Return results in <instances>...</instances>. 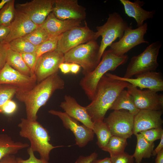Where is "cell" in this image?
Masks as SVG:
<instances>
[{
  "label": "cell",
  "instance_id": "obj_1",
  "mask_svg": "<svg viewBox=\"0 0 163 163\" xmlns=\"http://www.w3.org/2000/svg\"><path fill=\"white\" fill-rule=\"evenodd\" d=\"M58 73L54 74L37 83L27 91L16 92V97L25 105L27 119L37 120V114L40 108L46 104L56 91L64 89L65 82Z\"/></svg>",
  "mask_w": 163,
  "mask_h": 163
},
{
  "label": "cell",
  "instance_id": "obj_2",
  "mask_svg": "<svg viewBox=\"0 0 163 163\" xmlns=\"http://www.w3.org/2000/svg\"><path fill=\"white\" fill-rule=\"evenodd\" d=\"M129 83L104 75L97 85L95 94L91 102L85 107L93 123L103 121L120 92L126 88Z\"/></svg>",
  "mask_w": 163,
  "mask_h": 163
},
{
  "label": "cell",
  "instance_id": "obj_3",
  "mask_svg": "<svg viewBox=\"0 0 163 163\" xmlns=\"http://www.w3.org/2000/svg\"><path fill=\"white\" fill-rule=\"evenodd\" d=\"M18 126L20 129V136L28 139L33 151L38 152L40 158L47 163H50V154L51 150L63 146H54L51 144V137L48 131L37 120L22 118Z\"/></svg>",
  "mask_w": 163,
  "mask_h": 163
},
{
  "label": "cell",
  "instance_id": "obj_4",
  "mask_svg": "<svg viewBox=\"0 0 163 163\" xmlns=\"http://www.w3.org/2000/svg\"><path fill=\"white\" fill-rule=\"evenodd\" d=\"M100 62L92 72L84 75L79 84L89 99L94 98L97 84L101 78L109 71L115 70L119 66L126 63L128 56L124 55L118 56L109 50L105 51Z\"/></svg>",
  "mask_w": 163,
  "mask_h": 163
},
{
  "label": "cell",
  "instance_id": "obj_5",
  "mask_svg": "<svg viewBox=\"0 0 163 163\" xmlns=\"http://www.w3.org/2000/svg\"><path fill=\"white\" fill-rule=\"evenodd\" d=\"M99 48L95 40L79 45L64 54V62L78 64L82 67L84 75L94 70L100 62L98 58Z\"/></svg>",
  "mask_w": 163,
  "mask_h": 163
},
{
  "label": "cell",
  "instance_id": "obj_6",
  "mask_svg": "<svg viewBox=\"0 0 163 163\" xmlns=\"http://www.w3.org/2000/svg\"><path fill=\"white\" fill-rule=\"evenodd\" d=\"M128 26L127 22L120 14L114 12L109 14L105 24L96 27L97 31L95 33L97 39L100 36L102 37L98 55L100 61L107 47L110 46L117 38H119V40L121 38L125 29Z\"/></svg>",
  "mask_w": 163,
  "mask_h": 163
},
{
  "label": "cell",
  "instance_id": "obj_7",
  "mask_svg": "<svg viewBox=\"0 0 163 163\" xmlns=\"http://www.w3.org/2000/svg\"><path fill=\"white\" fill-rule=\"evenodd\" d=\"M161 45L160 41L154 42L141 54L133 57L123 77L131 78L134 75L155 70L159 65L157 59Z\"/></svg>",
  "mask_w": 163,
  "mask_h": 163
},
{
  "label": "cell",
  "instance_id": "obj_8",
  "mask_svg": "<svg viewBox=\"0 0 163 163\" xmlns=\"http://www.w3.org/2000/svg\"><path fill=\"white\" fill-rule=\"evenodd\" d=\"M97 39L95 32L86 24L85 26L75 27L60 35L55 50L64 54L77 46Z\"/></svg>",
  "mask_w": 163,
  "mask_h": 163
},
{
  "label": "cell",
  "instance_id": "obj_9",
  "mask_svg": "<svg viewBox=\"0 0 163 163\" xmlns=\"http://www.w3.org/2000/svg\"><path fill=\"white\" fill-rule=\"evenodd\" d=\"M148 30V24L145 23L137 28L132 29V26H127L123 37L119 40L113 42L109 49L114 55L122 56L135 46L142 43H148L144 36Z\"/></svg>",
  "mask_w": 163,
  "mask_h": 163
},
{
  "label": "cell",
  "instance_id": "obj_10",
  "mask_svg": "<svg viewBox=\"0 0 163 163\" xmlns=\"http://www.w3.org/2000/svg\"><path fill=\"white\" fill-rule=\"evenodd\" d=\"M134 115L124 110H113L104 121L108 126L112 136L126 139L133 134Z\"/></svg>",
  "mask_w": 163,
  "mask_h": 163
},
{
  "label": "cell",
  "instance_id": "obj_11",
  "mask_svg": "<svg viewBox=\"0 0 163 163\" xmlns=\"http://www.w3.org/2000/svg\"><path fill=\"white\" fill-rule=\"evenodd\" d=\"M54 0H33L18 3L16 9L26 15L31 21L40 25L52 12Z\"/></svg>",
  "mask_w": 163,
  "mask_h": 163
},
{
  "label": "cell",
  "instance_id": "obj_12",
  "mask_svg": "<svg viewBox=\"0 0 163 163\" xmlns=\"http://www.w3.org/2000/svg\"><path fill=\"white\" fill-rule=\"evenodd\" d=\"M127 91L133 97L136 107L140 110H162L163 107V95L147 89L142 90L129 83Z\"/></svg>",
  "mask_w": 163,
  "mask_h": 163
},
{
  "label": "cell",
  "instance_id": "obj_13",
  "mask_svg": "<svg viewBox=\"0 0 163 163\" xmlns=\"http://www.w3.org/2000/svg\"><path fill=\"white\" fill-rule=\"evenodd\" d=\"M64 54L56 50L46 53L37 59L34 70L37 83L58 73L59 65L64 62Z\"/></svg>",
  "mask_w": 163,
  "mask_h": 163
},
{
  "label": "cell",
  "instance_id": "obj_14",
  "mask_svg": "<svg viewBox=\"0 0 163 163\" xmlns=\"http://www.w3.org/2000/svg\"><path fill=\"white\" fill-rule=\"evenodd\" d=\"M48 113L58 116L61 120L64 126L73 133L75 137L76 144L79 147H85L89 142L93 140L94 133L92 129L80 124L78 121L66 113L53 110H49Z\"/></svg>",
  "mask_w": 163,
  "mask_h": 163
},
{
  "label": "cell",
  "instance_id": "obj_15",
  "mask_svg": "<svg viewBox=\"0 0 163 163\" xmlns=\"http://www.w3.org/2000/svg\"><path fill=\"white\" fill-rule=\"evenodd\" d=\"M5 84L14 86L18 88L17 92L27 91L37 84L35 75L29 76L15 70L7 63L0 71V84Z\"/></svg>",
  "mask_w": 163,
  "mask_h": 163
},
{
  "label": "cell",
  "instance_id": "obj_16",
  "mask_svg": "<svg viewBox=\"0 0 163 163\" xmlns=\"http://www.w3.org/2000/svg\"><path fill=\"white\" fill-rule=\"evenodd\" d=\"M106 75L117 80L126 82L141 90L147 88L156 92L163 91V79L161 72L151 71L136 75V78H125L110 73Z\"/></svg>",
  "mask_w": 163,
  "mask_h": 163
},
{
  "label": "cell",
  "instance_id": "obj_17",
  "mask_svg": "<svg viewBox=\"0 0 163 163\" xmlns=\"http://www.w3.org/2000/svg\"><path fill=\"white\" fill-rule=\"evenodd\" d=\"M52 12L61 20L82 21L86 16L85 9L78 4L77 0H54Z\"/></svg>",
  "mask_w": 163,
  "mask_h": 163
},
{
  "label": "cell",
  "instance_id": "obj_18",
  "mask_svg": "<svg viewBox=\"0 0 163 163\" xmlns=\"http://www.w3.org/2000/svg\"><path fill=\"white\" fill-rule=\"evenodd\" d=\"M162 110H140L134 116L133 134L153 128H162Z\"/></svg>",
  "mask_w": 163,
  "mask_h": 163
},
{
  "label": "cell",
  "instance_id": "obj_19",
  "mask_svg": "<svg viewBox=\"0 0 163 163\" xmlns=\"http://www.w3.org/2000/svg\"><path fill=\"white\" fill-rule=\"evenodd\" d=\"M39 26L33 23L24 14L16 10L14 19L9 26V32L3 42L8 43L14 39L22 37Z\"/></svg>",
  "mask_w": 163,
  "mask_h": 163
},
{
  "label": "cell",
  "instance_id": "obj_20",
  "mask_svg": "<svg viewBox=\"0 0 163 163\" xmlns=\"http://www.w3.org/2000/svg\"><path fill=\"white\" fill-rule=\"evenodd\" d=\"M60 107L69 116L93 130L94 123L85 107L78 104L75 98L70 95H66L64 101L61 103Z\"/></svg>",
  "mask_w": 163,
  "mask_h": 163
},
{
  "label": "cell",
  "instance_id": "obj_21",
  "mask_svg": "<svg viewBox=\"0 0 163 163\" xmlns=\"http://www.w3.org/2000/svg\"><path fill=\"white\" fill-rule=\"evenodd\" d=\"M81 21L76 20H59L52 12L40 26L50 37H54L59 36L75 27L79 26Z\"/></svg>",
  "mask_w": 163,
  "mask_h": 163
},
{
  "label": "cell",
  "instance_id": "obj_22",
  "mask_svg": "<svg viewBox=\"0 0 163 163\" xmlns=\"http://www.w3.org/2000/svg\"><path fill=\"white\" fill-rule=\"evenodd\" d=\"M120 1L123 6L125 13L135 19L137 27L142 26L145 21L153 18L155 13V10L148 11L142 8L145 4L143 1L136 0L133 2L129 0H120Z\"/></svg>",
  "mask_w": 163,
  "mask_h": 163
},
{
  "label": "cell",
  "instance_id": "obj_23",
  "mask_svg": "<svg viewBox=\"0 0 163 163\" xmlns=\"http://www.w3.org/2000/svg\"><path fill=\"white\" fill-rule=\"evenodd\" d=\"M29 146L27 143L15 141L7 134H0V161L5 156L15 155L19 151Z\"/></svg>",
  "mask_w": 163,
  "mask_h": 163
},
{
  "label": "cell",
  "instance_id": "obj_24",
  "mask_svg": "<svg viewBox=\"0 0 163 163\" xmlns=\"http://www.w3.org/2000/svg\"><path fill=\"white\" fill-rule=\"evenodd\" d=\"M109 110H126L134 116L140 110L135 106L131 95L127 90L124 89L118 95Z\"/></svg>",
  "mask_w": 163,
  "mask_h": 163
},
{
  "label": "cell",
  "instance_id": "obj_25",
  "mask_svg": "<svg viewBox=\"0 0 163 163\" xmlns=\"http://www.w3.org/2000/svg\"><path fill=\"white\" fill-rule=\"evenodd\" d=\"M137 139V144L134 153L132 155L136 163H141L143 158H150L155 146L154 142L147 141L140 133L135 135Z\"/></svg>",
  "mask_w": 163,
  "mask_h": 163
},
{
  "label": "cell",
  "instance_id": "obj_26",
  "mask_svg": "<svg viewBox=\"0 0 163 163\" xmlns=\"http://www.w3.org/2000/svg\"><path fill=\"white\" fill-rule=\"evenodd\" d=\"M6 61L7 64L15 70L25 75L32 76L30 71L24 62L21 54L9 47L7 52Z\"/></svg>",
  "mask_w": 163,
  "mask_h": 163
},
{
  "label": "cell",
  "instance_id": "obj_27",
  "mask_svg": "<svg viewBox=\"0 0 163 163\" xmlns=\"http://www.w3.org/2000/svg\"><path fill=\"white\" fill-rule=\"evenodd\" d=\"M93 131L97 136V144L101 149L108 143L112 136L107 124L103 121L94 123Z\"/></svg>",
  "mask_w": 163,
  "mask_h": 163
},
{
  "label": "cell",
  "instance_id": "obj_28",
  "mask_svg": "<svg viewBox=\"0 0 163 163\" xmlns=\"http://www.w3.org/2000/svg\"><path fill=\"white\" fill-rule=\"evenodd\" d=\"M127 145V139L117 136H112L107 145L102 149L108 152L110 156H116L124 152Z\"/></svg>",
  "mask_w": 163,
  "mask_h": 163
},
{
  "label": "cell",
  "instance_id": "obj_29",
  "mask_svg": "<svg viewBox=\"0 0 163 163\" xmlns=\"http://www.w3.org/2000/svg\"><path fill=\"white\" fill-rule=\"evenodd\" d=\"M14 0H9L0 10V26L9 27L15 17Z\"/></svg>",
  "mask_w": 163,
  "mask_h": 163
},
{
  "label": "cell",
  "instance_id": "obj_30",
  "mask_svg": "<svg viewBox=\"0 0 163 163\" xmlns=\"http://www.w3.org/2000/svg\"><path fill=\"white\" fill-rule=\"evenodd\" d=\"M8 44L10 49L20 53L36 52L37 47L22 37L14 39Z\"/></svg>",
  "mask_w": 163,
  "mask_h": 163
},
{
  "label": "cell",
  "instance_id": "obj_31",
  "mask_svg": "<svg viewBox=\"0 0 163 163\" xmlns=\"http://www.w3.org/2000/svg\"><path fill=\"white\" fill-rule=\"evenodd\" d=\"M22 37L36 46H38L51 37L40 26Z\"/></svg>",
  "mask_w": 163,
  "mask_h": 163
},
{
  "label": "cell",
  "instance_id": "obj_32",
  "mask_svg": "<svg viewBox=\"0 0 163 163\" xmlns=\"http://www.w3.org/2000/svg\"><path fill=\"white\" fill-rule=\"evenodd\" d=\"M18 90L17 87L12 85L0 84V114L2 106L7 101L12 99Z\"/></svg>",
  "mask_w": 163,
  "mask_h": 163
},
{
  "label": "cell",
  "instance_id": "obj_33",
  "mask_svg": "<svg viewBox=\"0 0 163 163\" xmlns=\"http://www.w3.org/2000/svg\"><path fill=\"white\" fill-rule=\"evenodd\" d=\"M59 36L51 37L37 46L36 52L37 59L42 55L56 49Z\"/></svg>",
  "mask_w": 163,
  "mask_h": 163
},
{
  "label": "cell",
  "instance_id": "obj_34",
  "mask_svg": "<svg viewBox=\"0 0 163 163\" xmlns=\"http://www.w3.org/2000/svg\"><path fill=\"white\" fill-rule=\"evenodd\" d=\"M139 133L147 141L153 143L161 139L163 135V130L162 128H153L141 131Z\"/></svg>",
  "mask_w": 163,
  "mask_h": 163
},
{
  "label": "cell",
  "instance_id": "obj_35",
  "mask_svg": "<svg viewBox=\"0 0 163 163\" xmlns=\"http://www.w3.org/2000/svg\"><path fill=\"white\" fill-rule=\"evenodd\" d=\"M24 62L30 69L31 76L34 74V70L37 60L36 52L20 53Z\"/></svg>",
  "mask_w": 163,
  "mask_h": 163
},
{
  "label": "cell",
  "instance_id": "obj_36",
  "mask_svg": "<svg viewBox=\"0 0 163 163\" xmlns=\"http://www.w3.org/2000/svg\"><path fill=\"white\" fill-rule=\"evenodd\" d=\"M111 163H134V158L132 155L124 152L120 154L110 156Z\"/></svg>",
  "mask_w": 163,
  "mask_h": 163
},
{
  "label": "cell",
  "instance_id": "obj_37",
  "mask_svg": "<svg viewBox=\"0 0 163 163\" xmlns=\"http://www.w3.org/2000/svg\"><path fill=\"white\" fill-rule=\"evenodd\" d=\"M29 155V158L27 159H24L21 157H17V160L19 163H47L41 159L36 158L34 154V152L29 147L27 150Z\"/></svg>",
  "mask_w": 163,
  "mask_h": 163
},
{
  "label": "cell",
  "instance_id": "obj_38",
  "mask_svg": "<svg viewBox=\"0 0 163 163\" xmlns=\"http://www.w3.org/2000/svg\"><path fill=\"white\" fill-rule=\"evenodd\" d=\"M17 106L16 103L11 100L7 101L2 106L1 113L10 116L13 114L17 110Z\"/></svg>",
  "mask_w": 163,
  "mask_h": 163
},
{
  "label": "cell",
  "instance_id": "obj_39",
  "mask_svg": "<svg viewBox=\"0 0 163 163\" xmlns=\"http://www.w3.org/2000/svg\"><path fill=\"white\" fill-rule=\"evenodd\" d=\"M8 48V43L0 42V71L6 63L7 52Z\"/></svg>",
  "mask_w": 163,
  "mask_h": 163
},
{
  "label": "cell",
  "instance_id": "obj_40",
  "mask_svg": "<svg viewBox=\"0 0 163 163\" xmlns=\"http://www.w3.org/2000/svg\"><path fill=\"white\" fill-rule=\"evenodd\" d=\"M98 154L94 152L87 156H80L74 163H92L96 159Z\"/></svg>",
  "mask_w": 163,
  "mask_h": 163
},
{
  "label": "cell",
  "instance_id": "obj_41",
  "mask_svg": "<svg viewBox=\"0 0 163 163\" xmlns=\"http://www.w3.org/2000/svg\"><path fill=\"white\" fill-rule=\"evenodd\" d=\"M0 163H19L18 162L15 155H9L3 158Z\"/></svg>",
  "mask_w": 163,
  "mask_h": 163
},
{
  "label": "cell",
  "instance_id": "obj_42",
  "mask_svg": "<svg viewBox=\"0 0 163 163\" xmlns=\"http://www.w3.org/2000/svg\"><path fill=\"white\" fill-rule=\"evenodd\" d=\"M9 31V27L0 26V42L3 41Z\"/></svg>",
  "mask_w": 163,
  "mask_h": 163
},
{
  "label": "cell",
  "instance_id": "obj_43",
  "mask_svg": "<svg viewBox=\"0 0 163 163\" xmlns=\"http://www.w3.org/2000/svg\"><path fill=\"white\" fill-rule=\"evenodd\" d=\"M59 68L63 74H67L70 72V63L62 62L59 65Z\"/></svg>",
  "mask_w": 163,
  "mask_h": 163
},
{
  "label": "cell",
  "instance_id": "obj_44",
  "mask_svg": "<svg viewBox=\"0 0 163 163\" xmlns=\"http://www.w3.org/2000/svg\"><path fill=\"white\" fill-rule=\"evenodd\" d=\"M81 66L75 63H70V71L72 74H76L79 71Z\"/></svg>",
  "mask_w": 163,
  "mask_h": 163
},
{
  "label": "cell",
  "instance_id": "obj_45",
  "mask_svg": "<svg viewBox=\"0 0 163 163\" xmlns=\"http://www.w3.org/2000/svg\"><path fill=\"white\" fill-rule=\"evenodd\" d=\"M160 139V141L159 144L153 151L152 153V156L156 155L158 152L163 149V135L162 136Z\"/></svg>",
  "mask_w": 163,
  "mask_h": 163
},
{
  "label": "cell",
  "instance_id": "obj_46",
  "mask_svg": "<svg viewBox=\"0 0 163 163\" xmlns=\"http://www.w3.org/2000/svg\"><path fill=\"white\" fill-rule=\"evenodd\" d=\"M155 159V163H163V149L157 153Z\"/></svg>",
  "mask_w": 163,
  "mask_h": 163
},
{
  "label": "cell",
  "instance_id": "obj_47",
  "mask_svg": "<svg viewBox=\"0 0 163 163\" xmlns=\"http://www.w3.org/2000/svg\"><path fill=\"white\" fill-rule=\"evenodd\" d=\"M92 163H111V161L110 158L106 157L103 159H96Z\"/></svg>",
  "mask_w": 163,
  "mask_h": 163
},
{
  "label": "cell",
  "instance_id": "obj_48",
  "mask_svg": "<svg viewBox=\"0 0 163 163\" xmlns=\"http://www.w3.org/2000/svg\"><path fill=\"white\" fill-rule=\"evenodd\" d=\"M9 0H2L0 2V10Z\"/></svg>",
  "mask_w": 163,
  "mask_h": 163
},
{
  "label": "cell",
  "instance_id": "obj_49",
  "mask_svg": "<svg viewBox=\"0 0 163 163\" xmlns=\"http://www.w3.org/2000/svg\"><path fill=\"white\" fill-rule=\"evenodd\" d=\"M149 163L145 162V163Z\"/></svg>",
  "mask_w": 163,
  "mask_h": 163
}]
</instances>
